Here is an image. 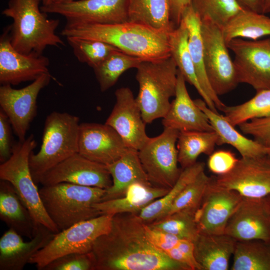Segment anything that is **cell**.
<instances>
[{
  "mask_svg": "<svg viewBox=\"0 0 270 270\" xmlns=\"http://www.w3.org/2000/svg\"><path fill=\"white\" fill-rule=\"evenodd\" d=\"M36 146L32 134L24 140L14 142L10 158L0 163V179L13 186L37 224H42L57 234L60 230L44 209L30 170V157Z\"/></svg>",
  "mask_w": 270,
  "mask_h": 270,
  "instance_id": "cell-7",
  "label": "cell"
},
{
  "mask_svg": "<svg viewBox=\"0 0 270 270\" xmlns=\"http://www.w3.org/2000/svg\"><path fill=\"white\" fill-rule=\"evenodd\" d=\"M238 159L229 150H220L213 152L208 160L209 170L217 175L229 172L234 166Z\"/></svg>",
  "mask_w": 270,
  "mask_h": 270,
  "instance_id": "cell-43",
  "label": "cell"
},
{
  "mask_svg": "<svg viewBox=\"0 0 270 270\" xmlns=\"http://www.w3.org/2000/svg\"><path fill=\"white\" fill-rule=\"evenodd\" d=\"M270 12V0H262V13L264 14Z\"/></svg>",
  "mask_w": 270,
  "mask_h": 270,
  "instance_id": "cell-48",
  "label": "cell"
},
{
  "mask_svg": "<svg viewBox=\"0 0 270 270\" xmlns=\"http://www.w3.org/2000/svg\"><path fill=\"white\" fill-rule=\"evenodd\" d=\"M236 240L222 234L200 233L194 243V258L201 270H227Z\"/></svg>",
  "mask_w": 270,
  "mask_h": 270,
  "instance_id": "cell-24",
  "label": "cell"
},
{
  "mask_svg": "<svg viewBox=\"0 0 270 270\" xmlns=\"http://www.w3.org/2000/svg\"><path fill=\"white\" fill-rule=\"evenodd\" d=\"M268 155L269 156H270V154H269Z\"/></svg>",
  "mask_w": 270,
  "mask_h": 270,
  "instance_id": "cell-52",
  "label": "cell"
},
{
  "mask_svg": "<svg viewBox=\"0 0 270 270\" xmlns=\"http://www.w3.org/2000/svg\"><path fill=\"white\" fill-rule=\"evenodd\" d=\"M170 33L127 21L107 24L66 23L60 34L66 38L100 40L130 55L156 60L170 56Z\"/></svg>",
  "mask_w": 270,
  "mask_h": 270,
  "instance_id": "cell-2",
  "label": "cell"
},
{
  "mask_svg": "<svg viewBox=\"0 0 270 270\" xmlns=\"http://www.w3.org/2000/svg\"><path fill=\"white\" fill-rule=\"evenodd\" d=\"M106 191L67 182L42 186L39 190L44 209L60 232L100 216L93 205L102 201Z\"/></svg>",
  "mask_w": 270,
  "mask_h": 270,
  "instance_id": "cell-4",
  "label": "cell"
},
{
  "mask_svg": "<svg viewBox=\"0 0 270 270\" xmlns=\"http://www.w3.org/2000/svg\"><path fill=\"white\" fill-rule=\"evenodd\" d=\"M170 189L140 182L132 184L122 197L102 201L93 205L100 215L114 216L121 213L138 214L145 207L164 196Z\"/></svg>",
  "mask_w": 270,
  "mask_h": 270,
  "instance_id": "cell-25",
  "label": "cell"
},
{
  "mask_svg": "<svg viewBox=\"0 0 270 270\" xmlns=\"http://www.w3.org/2000/svg\"><path fill=\"white\" fill-rule=\"evenodd\" d=\"M54 78L44 74L27 86L20 89L11 85L0 86V106L7 116L19 140L26 138V134L36 114L37 98L40 92Z\"/></svg>",
  "mask_w": 270,
  "mask_h": 270,
  "instance_id": "cell-13",
  "label": "cell"
},
{
  "mask_svg": "<svg viewBox=\"0 0 270 270\" xmlns=\"http://www.w3.org/2000/svg\"><path fill=\"white\" fill-rule=\"evenodd\" d=\"M179 131L164 128L160 135L150 138L138 150V156L150 182L156 186L171 188L182 168L178 167L176 148Z\"/></svg>",
  "mask_w": 270,
  "mask_h": 270,
  "instance_id": "cell-9",
  "label": "cell"
},
{
  "mask_svg": "<svg viewBox=\"0 0 270 270\" xmlns=\"http://www.w3.org/2000/svg\"><path fill=\"white\" fill-rule=\"evenodd\" d=\"M194 102L206 114L214 130L218 134L219 137L218 145L230 144L243 158L257 157L270 154V148L240 134L224 116L210 110L203 100L196 99Z\"/></svg>",
  "mask_w": 270,
  "mask_h": 270,
  "instance_id": "cell-27",
  "label": "cell"
},
{
  "mask_svg": "<svg viewBox=\"0 0 270 270\" xmlns=\"http://www.w3.org/2000/svg\"><path fill=\"white\" fill-rule=\"evenodd\" d=\"M54 233L38 224L34 237L25 242L21 235L9 228L0 238V270H22L31 258L54 236Z\"/></svg>",
  "mask_w": 270,
  "mask_h": 270,
  "instance_id": "cell-21",
  "label": "cell"
},
{
  "mask_svg": "<svg viewBox=\"0 0 270 270\" xmlns=\"http://www.w3.org/2000/svg\"><path fill=\"white\" fill-rule=\"evenodd\" d=\"M40 2L41 0H10L2 12L12 20L9 26L10 42L20 52L43 54L48 46L65 45L56 33L60 20L49 18L41 10Z\"/></svg>",
  "mask_w": 270,
  "mask_h": 270,
  "instance_id": "cell-3",
  "label": "cell"
},
{
  "mask_svg": "<svg viewBox=\"0 0 270 270\" xmlns=\"http://www.w3.org/2000/svg\"><path fill=\"white\" fill-rule=\"evenodd\" d=\"M106 166L112 183L106 190L101 202L123 196L128 188L136 182L152 185L142 166L138 150L128 148L119 159Z\"/></svg>",
  "mask_w": 270,
  "mask_h": 270,
  "instance_id": "cell-23",
  "label": "cell"
},
{
  "mask_svg": "<svg viewBox=\"0 0 270 270\" xmlns=\"http://www.w3.org/2000/svg\"><path fill=\"white\" fill-rule=\"evenodd\" d=\"M219 137L214 131L180 132L176 142L178 161L182 169L197 162L202 154L210 156L218 145Z\"/></svg>",
  "mask_w": 270,
  "mask_h": 270,
  "instance_id": "cell-32",
  "label": "cell"
},
{
  "mask_svg": "<svg viewBox=\"0 0 270 270\" xmlns=\"http://www.w3.org/2000/svg\"><path fill=\"white\" fill-rule=\"evenodd\" d=\"M227 46L234 54L233 62L239 83L248 84L256 92L270 89V38H236Z\"/></svg>",
  "mask_w": 270,
  "mask_h": 270,
  "instance_id": "cell-12",
  "label": "cell"
},
{
  "mask_svg": "<svg viewBox=\"0 0 270 270\" xmlns=\"http://www.w3.org/2000/svg\"><path fill=\"white\" fill-rule=\"evenodd\" d=\"M205 164L197 162L192 166L182 169L174 186L163 196L151 202L138 214L144 223H150L161 218L184 188L202 172L204 170Z\"/></svg>",
  "mask_w": 270,
  "mask_h": 270,
  "instance_id": "cell-33",
  "label": "cell"
},
{
  "mask_svg": "<svg viewBox=\"0 0 270 270\" xmlns=\"http://www.w3.org/2000/svg\"><path fill=\"white\" fill-rule=\"evenodd\" d=\"M12 126L6 114L0 110V162L2 163L11 156L14 142L12 141Z\"/></svg>",
  "mask_w": 270,
  "mask_h": 270,
  "instance_id": "cell-44",
  "label": "cell"
},
{
  "mask_svg": "<svg viewBox=\"0 0 270 270\" xmlns=\"http://www.w3.org/2000/svg\"><path fill=\"white\" fill-rule=\"evenodd\" d=\"M114 94L116 102L105 124L116 132L128 148L138 150L150 138L140 110L130 88H120Z\"/></svg>",
  "mask_w": 270,
  "mask_h": 270,
  "instance_id": "cell-18",
  "label": "cell"
},
{
  "mask_svg": "<svg viewBox=\"0 0 270 270\" xmlns=\"http://www.w3.org/2000/svg\"><path fill=\"white\" fill-rule=\"evenodd\" d=\"M186 82L178 70L174 99L162 120L164 128L179 132L214 130L206 114L190 98Z\"/></svg>",
  "mask_w": 270,
  "mask_h": 270,
  "instance_id": "cell-22",
  "label": "cell"
},
{
  "mask_svg": "<svg viewBox=\"0 0 270 270\" xmlns=\"http://www.w3.org/2000/svg\"><path fill=\"white\" fill-rule=\"evenodd\" d=\"M210 180V176L204 170L202 172L184 188L161 218L183 210L198 209Z\"/></svg>",
  "mask_w": 270,
  "mask_h": 270,
  "instance_id": "cell-40",
  "label": "cell"
},
{
  "mask_svg": "<svg viewBox=\"0 0 270 270\" xmlns=\"http://www.w3.org/2000/svg\"><path fill=\"white\" fill-rule=\"evenodd\" d=\"M238 126L243 133L252 136L258 143L270 148V116L254 118Z\"/></svg>",
  "mask_w": 270,
  "mask_h": 270,
  "instance_id": "cell-42",
  "label": "cell"
},
{
  "mask_svg": "<svg viewBox=\"0 0 270 270\" xmlns=\"http://www.w3.org/2000/svg\"><path fill=\"white\" fill-rule=\"evenodd\" d=\"M80 124L79 118L68 112L54 111L47 116L40 149L30 157L31 174L36 184L48 170L78 152Z\"/></svg>",
  "mask_w": 270,
  "mask_h": 270,
  "instance_id": "cell-6",
  "label": "cell"
},
{
  "mask_svg": "<svg viewBox=\"0 0 270 270\" xmlns=\"http://www.w3.org/2000/svg\"><path fill=\"white\" fill-rule=\"evenodd\" d=\"M188 36L186 26L182 20L179 25L169 34L170 56L186 81L194 87L210 110L218 112L214 102L204 92L198 80L189 50Z\"/></svg>",
  "mask_w": 270,
  "mask_h": 270,
  "instance_id": "cell-29",
  "label": "cell"
},
{
  "mask_svg": "<svg viewBox=\"0 0 270 270\" xmlns=\"http://www.w3.org/2000/svg\"><path fill=\"white\" fill-rule=\"evenodd\" d=\"M62 182L107 190L112 181L106 166L77 152L48 170L40 181L42 186Z\"/></svg>",
  "mask_w": 270,
  "mask_h": 270,
  "instance_id": "cell-17",
  "label": "cell"
},
{
  "mask_svg": "<svg viewBox=\"0 0 270 270\" xmlns=\"http://www.w3.org/2000/svg\"><path fill=\"white\" fill-rule=\"evenodd\" d=\"M244 8L262 13V0H236Z\"/></svg>",
  "mask_w": 270,
  "mask_h": 270,
  "instance_id": "cell-47",
  "label": "cell"
},
{
  "mask_svg": "<svg viewBox=\"0 0 270 270\" xmlns=\"http://www.w3.org/2000/svg\"><path fill=\"white\" fill-rule=\"evenodd\" d=\"M224 116L234 126L250 120L270 116V89L256 92L250 100L234 106L222 108Z\"/></svg>",
  "mask_w": 270,
  "mask_h": 270,
  "instance_id": "cell-37",
  "label": "cell"
},
{
  "mask_svg": "<svg viewBox=\"0 0 270 270\" xmlns=\"http://www.w3.org/2000/svg\"><path fill=\"white\" fill-rule=\"evenodd\" d=\"M200 22L206 74L213 90L219 96L234 90L239 82L221 28L210 21Z\"/></svg>",
  "mask_w": 270,
  "mask_h": 270,
  "instance_id": "cell-10",
  "label": "cell"
},
{
  "mask_svg": "<svg viewBox=\"0 0 270 270\" xmlns=\"http://www.w3.org/2000/svg\"><path fill=\"white\" fill-rule=\"evenodd\" d=\"M144 224L138 214L114 215L110 230L94 244V270H190L156 248Z\"/></svg>",
  "mask_w": 270,
  "mask_h": 270,
  "instance_id": "cell-1",
  "label": "cell"
},
{
  "mask_svg": "<svg viewBox=\"0 0 270 270\" xmlns=\"http://www.w3.org/2000/svg\"><path fill=\"white\" fill-rule=\"evenodd\" d=\"M48 58L34 52L28 54L16 50L12 46L10 26L4 30L0 38V83L15 86L34 81L48 73Z\"/></svg>",
  "mask_w": 270,
  "mask_h": 270,
  "instance_id": "cell-15",
  "label": "cell"
},
{
  "mask_svg": "<svg viewBox=\"0 0 270 270\" xmlns=\"http://www.w3.org/2000/svg\"><path fill=\"white\" fill-rule=\"evenodd\" d=\"M232 256V270H270V242L236 241Z\"/></svg>",
  "mask_w": 270,
  "mask_h": 270,
  "instance_id": "cell-34",
  "label": "cell"
},
{
  "mask_svg": "<svg viewBox=\"0 0 270 270\" xmlns=\"http://www.w3.org/2000/svg\"><path fill=\"white\" fill-rule=\"evenodd\" d=\"M221 29L226 44L236 38L257 40L270 36V17L244 10L232 17Z\"/></svg>",
  "mask_w": 270,
  "mask_h": 270,
  "instance_id": "cell-31",
  "label": "cell"
},
{
  "mask_svg": "<svg viewBox=\"0 0 270 270\" xmlns=\"http://www.w3.org/2000/svg\"><path fill=\"white\" fill-rule=\"evenodd\" d=\"M188 30V45L200 84L216 108L220 110L226 106L213 90L208 80L204 62V44L200 30V20L191 5L183 12L182 18Z\"/></svg>",
  "mask_w": 270,
  "mask_h": 270,
  "instance_id": "cell-28",
  "label": "cell"
},
{
  "mask_svg": "<svg viewBox=\"0 0 270 270\" xmlns=\"http://www.w3.org/2000/svg\"><path fill=\"white\" fill-rule=\"evenodd\" d=\"M74 0H56L54 2H71Z\"/></svg>",
  "mask_w": 270,
  "mask_h": 270,
  "instance_id": "cell-50",
  "label": "cell"
},
{
  "mask_svg": "<svg viewBox=\"0 0 270 270\" xmlns=\"http://www.w3.org/2000/svg\"><path fill=\"white\" fill-rule=\"evenodd\" d=\"M144 60L120 50L112 52L92 68L101 92H106L112 87L124 72L136 68Z\"/></svg>",
  "mask_w": 270,
  "mask_h": 270,
  "instance_id": "cell-35",
  "label": "cell"
},
{
  "mask_svg": "<svg viewBox=\"0 0 270 270\" xmlns=\"http://www.w3.org/2000/svg\"><path fill=\"white\" fill-rule=\"evenodd\" d=\"M56 0H41L42 6H46L54 3Z\"/></svg>",
  "mask_w": 270,
  "mask_h": 270,
  "instance_id": "cell-49",
  "label": "cell"
},
{
  "mask_svg": "<svg viewBox=\"0 0 270 270\" xmlns=\"http://www.w3.org/2000/svg\"><path fill=\"white\" fill-rule=\"evenodd\" d=\"M209 186L246 198L266 197L270 194V156L241 157L228 172L211 176Z\"/></svg>",
  "mask_w": 270,
  "mask_h": 270,
  "instance_id": "cell-11",
  "label": "cell"
},
{
  "mask_svg": "<svg viewBox=\"0 0 270 270\" xmlns=\"http://www.w3.org/2000/svg\"><path fill=\"white\" fill-rule=\"evenodd\" d=\"M198 210H183L147 224L153 228L194 242L200 234L196 218Z\"/></svg>",
  "mask_w": 270,
  "mask_h": 270,
  "instance_id": "cell-36",
  "label": "cell"
},
{
  "mask_svg": "<svg viewBox=\"0 0 270 270\" xmlns=\"http://www.w3.org/2000/svg\"><path fill=\"white\" fill-rule=\"evenodd\" d=\"M138 92L136 100L146 124L163 118L170 105V99L176 92L178 69L170 56L144 60L136 68Z\"/></svg>",
  "mask_w": 270,
  "mask_h": 270,
  "instance_id": "cell-5",
  "label": "cell"
},
{
  "mask_svg": "<svg viewBox=\"0 0 270 270\" xmlns=\"http://www.w3.org/2000/svg\"><path fill=\"white\" fill-rule=\"evenodd\" d=\"M91 252L73 253L60 256L46 265L42 270H94Z\"/></svg>",
  "mask_w": 270,
  "mask_h": 270,
  "instance_id": "cell-41",
  "label": "cell"
},
{
  "mask_svg": "<svg viewBox=\"0 0 270 270\" xmlns=\"http://www.w3.org/2000/svg\"><path fill=\"white\" fill-rule=\"evenodd\" d=\"M0 218L9 228L29 239L34 236L38 224L13 186L2 180H0Z\"/></svg>",
  "mask_w": 270,
  "mask_h": 270,
  "instance_id": "cell-26",
  "label": "cell"
},
{
  "mask_svg": "<svg viewBox=\"0 0 270 270\" xmlns=\"http://www.w3.org/2000/svg\"><path fill=\"white\" fill-rule=\"evenodd\" d=\"M77 60L92 68L116 50V48L104 42L76 37H66Z\"/></svg>",
  "mask_w": 270,
  "mask_h": 270,
  "instance_id": "cell-39",
  "label": "cell"
},
{
  "mask_svg": "<svg viewBox=\"0 0 270 270\" xmlns=\"http://www.w3.org/2000/svg\"><path fill=\"white\" fill-rule=\"evenodd\" d=\"M190 4L200 21L212 22L220 28L234 15L246 10L236 0H191Z\"/></svg>",
  "mask_w": 270,
  "mask_h": 270,
  "instance_id": "cell-38",
  "label": "cell"
},
{
  "mask_svg": "<svg viewBox=\"0 0 270 270\" xmlns=\"http://www.w3.org/2000/svg\"><path fill=\"white\" fill-rule=\"evenodd\" d=\"M113 216L100 215L55 234L53 238L31 258L29 264H35L38 270H42L60 256L90 252L96 240L110 230Z\"/></svg>",
  "mask_w": 270,
  "mask_h": 270,
  "instance_id": "cell-8",
  "label": "cell"
},
{
  "mask_svg": "<svg viewBox=\"0 0 270 270\" xmlns=\"http://www.w3.org/2000/svg\"><path fill=\"white\" fill-rule=\"evenodd\" d=\"M224 234L236 241L270 242V206L266 197H242L230 217Z\"/></svg>",
  "mask_w": 270,
  "mask_h": 270,
  "instance_id": "cell-16",
  "label": "cell"
},
{
  "mask_svg": "<svg viewBox=\"0 0 270 270\" xmlns=\"http://www.w3.org/2000/svg\"><path fill=\"white\" fill-rule=\"evenodd\" d=\"M130 0H74L40 6L64 16L68 24H116L128 21Z\"/></svg>",
  "mask_w": 270,
  "mask_h": 270,
  "instance_id": "cell-14",
  "label": "cell"
},
{
  "mask_svg": "<svg viewBox=\"0 0 270 270\" xmlns=\"http://www.w3.org/2000/svg\"><path fill=\"white\" fill-rule=\"evenodd\" d=\"M128 21L168 32L176 28L170 18V0H130Z\"/></svg>",
  "mask_w": 270,
  "mask_h": 270,
  "instance_id": "cell-30",
  "label": "cell"
},
{
  "mask_svg": "<svg viewBox=\"0 0 270 270\" xmlns=\"http://www.w3.org/2000/svg\"><path fill=\"white\" fill-rule=\"evenodd\" d=\"M266 197L267 198V200H268V204H269V205H270V194L268 196Z\"/></svg>",
  "mask_w": 270,
  "mask_h": 270,
  "instance_id": "cell-51",
  "label": "cell"
},
{
  "mask_svg": "<svg viewBox=\"0 0 270 270\" xmlns=\"http://www.w3.org/2000/svg\"><path fill=\"white\" fill-rule=\"evenodd\" d=\"M128 148L116 132L106 124L80 123L78 153L108 166L119 159Z\"/></svg>",
  "mask_w": 270,
  "mask_h": 270,
  "instance_id": "cell-19",
  "label": "cell"
},
{
  "mask_svg": "<svg viewBox=\"0 0 270 270\" xmlns=\"http://www.w3.org/2000/svg\"><path fill=\"white\" fill-rule=\"evenodd\" d=\"M190 2L191 0H170V18L176 27L180 24L183 12Z\"/></svg>",
  "mask_w": 270,
  "mask_h": 270,
  "instance_id": "cell-46",
  "label": "cell"
},
{
  "mask_svg": "<svg viewBox=\"0 0 270 270\" xmlns=\"http://www.w3.org/2000/svg\"><path fill=\"white\" fill-rule=\"evenodd\" d=\"M144 227L146 236L150 241L164 253L175 247L180 239L170 234L153 228L146 223H144Z\"/></svg>",
  "mask_w": 270,
  "mask_h": 270,
  "instance_id": "cell-45",
  "label": "cell"
},
{
  "mask_svg": "<svg viewBox=\"0 0 270 270\" xmlns=\"http://www.w3.org/2000/svg\"><path fill=\"white\" fill-rule=\"evenodd\" d=\"M242 197L236 191L213 188L208 184L196 214L200 233L224 234L228 220Z\"/></svg>",
  "mask_w": 270,
  "mask_h": 270,
  "instance_id": "cell-20",
  "label": "cell"
}]
</instances>
